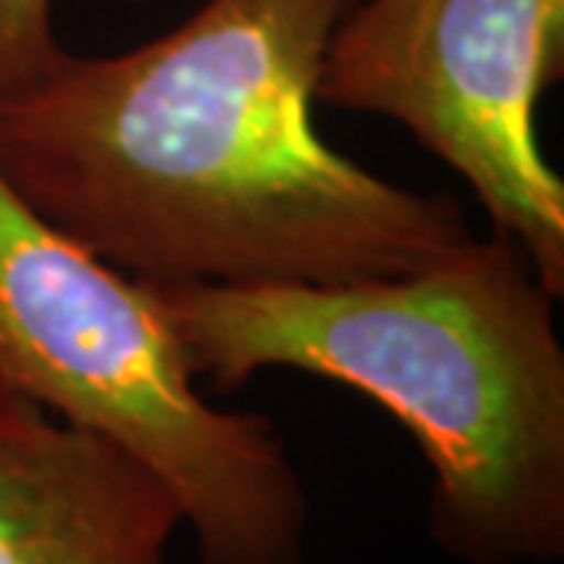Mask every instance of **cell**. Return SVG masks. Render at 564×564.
I'll list each match as a JSON object with an SVG mask.
<instances>
[{"label": "cell", "instance_id": "6da1fadb", "mask_svg": "<svg viewBox=\"0 0 564 564\" xmlns=\"http://www.w3.org/2000/svg\"><path fill=\"white\" fill-rule=\"evenodd\" d=\"M351 7L204 0L132 51H66L0 95V173L135 280L339 285L445 261L477 239L458 202L373 176L314 126Z\"/></svg>", "mask_w": 564, "mask_h": 564}, {"label": "cell", "instance_id": "7a4b0ae2", "mask_svg": "<svg viewBox=\"0 0 564 564\" xmlns=\"http://www.w3.org/2000/svg\"><path fill=\"white\" fill-rule=\"evenodd\" d=\"M151 285L214 392L289 367L389 411L430 464V530L458 562L564 555L558 299L514 239L386 280Z\"/></svg>", "mask_w": 564, "mask_h": 564}, {"label": "cell", "instance_id": "3957f363", "mask_svg": "<svg viewBox=\"0 0 564 564\" xmlns=\"http://www.w3.org/2000/svg\"><path fill=\"white\" fill-rule=\"evenodd\" d=\"M0 389L151 467L198 564H302L311 505L280 430L207 402L154 285L63 236L3 173Z\"/></svg>", "mask_w": 564, "mask_h": 564}, {"label": "cell", "instance_id": "277c9868", "mask_svg": "<svg viewBox=\"0 0 564 564\" xmlns=\"http://www.w3.org/2000/svg\"><path fill=\"white\" fill-rule=\"evenodd\" d=\"M562 66L564 0H355L314 98L402 122L562 299L564 182L536 139V101Z\"/></svg>", "mask_w": 564, "mask_h": 564}, {"label": "cell", "instance_id": "5b68a950", "mask_svg": "<svg viewBox=\"0 0 564 564\" xmlns=\"http://www.w3.org/2000/svg\"><path fill=\"white\" fill-rule=\"evenodd\" d=\"M182 527L135 455L0 389V564H166Z\"/></svg>", "mask_w": 564, "mask_h": 564}, {"label": "cell", "instance_id": "8992f818", "mask_svg": "<svg viewBox=\"0 0 564 564\" xmlns=\"http://www.w3.org/2000/svg\"><path fill=\"white\" fill-rule=\"evenodd\" d=\"M63 54L54 0H0V95L44 76Z\"/></svg>", "mask_w": 564, "mask_h": 564}]
</instances>
